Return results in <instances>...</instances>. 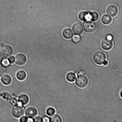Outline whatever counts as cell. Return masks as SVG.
Masks as SVG:
<instances>
[{
    "label": "cell",
    "mask_w": 122,
    "mask_h": 122,
    "mask_svg": "<svg viewBox=\"0 0 122 122\" xmlns=\"http://www.w3.org/2000/svg\"><path fill=\"white\" fill-rule=\"evenodd\" d=\"M93 59L96 64L101 65H103L106 61V56L105 53L102 51H98L94 54Z\"/></svg>",
    "instance_id": "cell-1"
},
{
    "label": "cell",
    "mask_w": 122,
    "mask_h": 122,
    "mask_svg": "<svg viewBox=\"0 0 122 122\" xmlns=\"http://www.w3.org/2000/svg\"><path fill=\"white\" fill-rule=\"evenodd\" d=\"M88 82L89 81L88 78L83 75H79L75 81L76 85L81 88H84L86 87L88 85Z\"/></svg>",
    "instance_id": "cell-2"
},
{
    "label": "cell",
    "mask_w": 122,
    "mask_h": 122,
    "mask_svg": "<svg viewBox=\"0 0 122 122\" xmlns=\"http://www.w3.org/2000/svg\"><path fill=\"white\" fill-rule=\"evenodd\" d=\"M25 113V110L24 107L20 106H15L13 107L11 110L12 115L15 118L21 117Z\"/></svg>",
    "instance_id": "cell-3"
},
{
    "label": "cell",
    "mask_w": 122,
    "mask_h": 122,
    "mask_svg": "<svg viewBox=\"0 0 122 122\" xmlns=\"http://www.w3.org/2000/svg\"><path fill=\"white\" fill-rule=\"evenodd\" d=\"M85 30L90 33H94L96 30L97 25L96 23L91 21H86L84 24Z\"/></svg>",
    "instance_id": "cell-4"
},
{
    "label": "cell",
    "mask_w": 122,
    "mask_h": 122,
    "mask_svg": "<svg viewBox=\"0 0 122 122\" xmlns=\"http://www.w3.org/2000/svg\"><path fill=\"white\" fill-rule=\"evenodd\" d=\"M14 52L13 49L11 46L9 45H5L2 47L1 53L3 56L8 58L13 55Z\"/></svg>",
    "instance_id": "cell-5"
},
{
    "label": "cell",
    "mask_w": 122,
    "mask_h": 122,
    "mask_svg": "<svg viewBox=\"0 0 122 122\" xmlns=\"http://www.w3.org/2000/svg\"><path fill=\"white\" fill-rule=\"evenodd\" d=\"M27 61V57L23 54H18L15 56V62L17 65L20 66L24 65Z\"/></svg>",
    "instance_id": "cell-6"
},
{
    "label": "cell",
    "mask_w": 122,
    "mask_h": 122,
    "mask_svg": "<svg viewBox=\"0 0 122 122\" xmlns=\"http://www.w3.org/2000/svg\"><path fill=\"white\" fill-rule=\"evenodd\" d=\"M38 113L37 110L36 108L34 107H30L26 109L25 114L27 117L33 119L37 115Z\"/></svg>",
    "instance_id": "cell-7"
},
{
    "label": "cell",
    "mask_w": 122,
    "mask_h": 122,
    "mask_svg": "<svg viewBox=\"0 0 122 122\" xmlns=\"http://www.w3.org/2000/svg\"><path fill=\"white\" fill-rule=\"evenodd\" d=\"M102 47L104 50L109 51L111 50L113 47V44L112 40L106 38L102 40L101 44Z\"/></svg>",
    "instance_id": "cell-8"
},
{
    "label": "cell",
    "mask_w": 122,
    "mask_h": 122,
    "mask_svg": "<svg viewBox=\"0 0 122 122\" xmlns=\"http://www.w3.org/2000/svg\"><path fill=\"white\" fill-rule=\"evenodd\" d=\"M107 12L109 15L112 17H115L117 15L119 10L116 6L114 5H111L107 7Z\"/></svg>",
    "instance_id": "cell-9"
},
{
    "label": "cell",
    "mask_w": 122,
    "mask_h": 122,
    "mask_svg": "<svg viewBox=\"0 0 122 122\" xmlns=\"http://www.w3.org/2000/svg\"><path fill=\"white\" fill-rule=\"evenodd\" d=\"M73 31L75 35H80L83 33L84 29L83 26L81 24L75 23L73 26L72 27Z\"/></svg>",
    "instance_id": "cell-10"
},
{
    "label": "cell",
    "mask_w": 122,
    "mask_h": 122,
    "mask_svg": "<svg viewBox=\"0 0 122 122\" xmlns=\"http://www.w3.org/2000/svg\"><path fill=\"white\" fill-rule=\"evenodd\" d=\"M18 101L22 106H25L29 102V98L26 94H21L19 96L18 98Z\"/></svg>",
    "instance_id": "cell-11"
},
{
    "label": "cell",
    "mask_w": 122,
    "mask_h": 122,
    "mask_svg": "<svg viewBox=\"0 0 122 122\" xmlns=\"http://www.w3.org/2000/svg\"><path fill=\"white\" fill-rule=\"evenodd\" d=\"M1 81L3 85L5 86H8L11 83L12 79L9 75L6 74L3 75L1 78Z\"/></svg>",
    "instance_id": "cell-12"
},
{
    "label": "cell",
    "mask_w": 122,
    "mask_h": 122,
    "mask_svg": "<svg viewBox=\"0 0 122 122\" xmlns=\"http://www.w3.org/2000/svg\"><path fill=\"white\" fill-rule=\"evenodd\" d=\"M63 37L66 39H71L73 36V33L72 31L70 28L65 29L63 32Z\"/></svg>",
    "instance_id": "cell-13"
},
{
    "label": "cell",
    "mask_w": 122,
    "mask_h": 122,
    "mask_svg": "<svg viewBox=\"0 0 122 122\" xmlns=\"http://www.w3.org/2000/svg\"><path fill=\"white\" fill-rule=\"evenodd\" d=\"M16 77L19 81H23L27 77V74L23 70H20L16 73Z\"/></svg>",
    "instance_id": "cell-14"
},
{
    "label": "cell",
    "mask_w": 122,
    "mask_h": 122,
    "mask_svg": "<svg viewBox=\"0 0 122 122\" xmlns=\"http://www.w3.org/2000/svg\"><path fill=\"white\" fill-rule=\"evenodd\" d=\"M79 19L81 21H86L89 20V14L86 11L81 12L78 15Z\"/></svg>",
    "instance_id": "cell-15"
},
{
    "label": "cell",
    "mask_w": 122,
    "mask_h": 122,
    "mask_svg": "<svg viewBox=\"0 0 122 122\" xmlns=\"http://www.w3.org/2000/svg\"><path fill=\"white\" fill-rule=\"evenodd\" d=\"M112 18L110 15L105 14L102 18L101 21L105 25H107L110 24L112 21Z\"/></svg>",
    "instance_id": "cell-16"
},
{
    "label": "cell",
    "mask_w": 122,
    "mask_h": 122,
    "mask_svg": "<svg viewBox=\"0 0 122 122\" xmlns=\"http://www.w3.org/2000/svg\"><path fill=\"white\" fill-rule=\"evenodd\" d=\"M89 20L92 21H96L98 20L99 15L96 12H92L89 14Z\"/></svg>",
    "instance_id": "cell-17"
},
{
    "label": "cell",
    "mask_w": 122,
    "mask_h": 122,
    "mask_svg": "<svg viewBox=\"0 0 122 122\" xmlns=\"http://www.w3.org/2000/svg\"><path fill=\"white\" fill-rule=\"evenodd\" d=\"M76 75L74 73L70 72L68 73L66 75V79L68 82H73L76 79Z\"/></svg>",
    "instance_id": "cell-18"
},
{
    "label": "cell",
    "mask_w": 122,
    "mask_h": 122,
    "mask_svg": "<svg viewBox=\"0 0 122 122\" xmlns=\"http://www.w3.org/2000/svg\"><path fill=\"white\" fill-rule=\"evenodd\" d=\"M62 118L59 115L56 114L54 115L51 118V122H62Z\"/></svg>",
    "instance_id": "cell-19"
},
{
    "label": "cell",
    "mask_w": 122,
    "mask_h": 122,
    "mask_svg": "<svg viewBox=\"0 0 122 122\" xmlns=\"http://www.w3.org/2000/svg\"><path fill=\"white\" fill-rule=\"evenodd\" d=\"M55 109L53 107H50L47 109L46 111V113L47 115L49 116L52 117L55 114Z\"/></svg>",
    "instance_id": "cell-20"
},
{
    "label": "cell",
    "mask_w": 122,
    "mask_h": 122,
    "mask_svg": "<svg viewBox=\"0 0 122 122\" xmlns=\"http://www.w3.org/2000/svg\"><path fill=\"white\" fill-rule=\"evenodd\" d=\"M1 64L4 67L8 68L10 66V63L8 59H3L2 60Z\"/></svg>",
    "instance_id": "cell-21"
},
{
    "label": "cell",
    "mask_w": 122,
    "mask_h": 122,
    "mask_svg": "<svg viewBox=\"0 0 122 122\" xmlns=\"http://www.w3.org/2000/svg\"><path fill=\"white\" fill-rule=\"evenodd\" d=\"M81 37L78 36H75L73 38V41L74 42L78 43L81 41Z\"/></svg>",
    "instance_id": "cell-22"
},
{
    "label": "cell",
    "mask_w": 122,
    "mask_h": 122,
    "mask_svg": "<svg viewBox=\"0 0 122 122\" xmlns=\"http://www.w3.org/2000/svg\"><path fill=\"white\" fill-rule=\"evenodd\" d=\"M5 72V69L2 66L0 65V77L4 75Z\"/></svg>",
    "instance_id": "cell-23"
},
{
    "label": "cell",
    "mask_w": 122,
    "mask_h": 122,
    "mask_svg": "<svg viewBox=\"0 0 122 122\" xmlns=\"http://www.w3.org/2000/svg\"><path fill=\"white\" fill-rule=\"evenodd\" d=\"M42 118L43 122H51V118H50V117L47 116H44Z\"/></svg>",
    "instance_id": "cell-24"
},
{
    "label": "cell",
    "mask_w": 122,
    "mask_h": 122,
    "mask_svg": "<svg viewBox=\"0 0 122 122\" xmlns=\"http://www.w3.org/2000/svg\"><path fill=\"white\" fill-rule=\"evenodd\" d=\"M33 122H43L42 118L41 117L39 116L35 117L33 119Z\"/></svg>",
    "instance_id": "cell-25"
},
{
    "label": "cell",
    "mask_w": 122,
    "mask_h": 122,
    "mask_svg": "<svg viewBox=\"0 0 122 122\" xmlns=\"http://www.w3.org/2000/svg\"><path fill=\"white\" fill-rule=\"evenodd\" d=\"M28 117L26 116L21 117L20 119V122H27L28 120Z\"/></svg>",
    "instance_id": "cell-26"
},
{
    "label": "cell",
    "mask_w": 122,
    "mask_h": 122,
    "mask_svg": "<svg viewBox=\"0 0 122 122\" xmlns=\"http://www.w3.org/2000/svg\"><path fill=\"white\" fill-rule=\"evenodd\" d=\"M8 59L10 64H13V63H15V58L14 56H11Z\"/></svg>",
    "instance_id": "cell-27"
},
{
    "label": "cell",
    "mask_w": 122,
    "mask_h": 122,
    "mask_svg": "<svg viewBox=\"0 0 122 122\" xmlns=\"http://www.w3.org/2000/svg\"><path fill=\"white\" fill-rule=\"evenodd\" d=\"M106 38H107V39H110V40H112L113 39V36L111 35H108L106 37Z\"/></svg>",
    "instance_id": "cell-28"
},
{
    "label": "cell",
    "mask_w": 122,
    "mask_h": 122,
    "mask_svg": "<svg viewBox=\"0 0 122 122\" xmlns=\"http://www.w3.org/2000/svg\"><path fill=\"white\" fill-rule=\"evenodd\" d=\"M3 57H2V55L0 54V64H1V62H2V61L3 60Z\"/></svg>",
    "instance_id": "cell-29"
},
{
    "label": "cell",
    "mask_w": 122,
    "mask_h": 122,
    "mask_svg": "<svg viewBox=\"0 0 122 122\" xmlns=\"http://www.w3.org/2000/svg\"><path fill=\"white\" fill-rule=\"evenodd\" d=\"M4 46V44L3 43H1L0 44V46L1 47H3Z\"/></svg>",
    "instance_id": "cell-30"
},
{
    "label": "cell",
    "mask_w": 122,
    "mask_h": 122,
    "mask_svg": "<svg viewBox=\"0 0 122 122\" xmlns=\"http://www.w3.org/2000/svg\"><path fill=\"white\" fill-rule=\"evenodd\" d=\"M107 64H108V62H107V61H106L105 63H104L103 65H104L106 66L107 65Z\"/></svg>",
    "instance_id": "cell-31"
},
{
    "label": "cell",
    "mask_w": 122,
    "mask_h": 122,
    "mask_svg": "<svg viewBox=\"0 0 122 122\" xmlns=\"http://www.w3.org/2000/svg\"><path fill=\"white\" fill-rule=\"evenodd\" d=\"M122 91H121V92L120 93V96L122 98Z\"/></svg>",
    "instance_id": "cell-32"
},
{
    "label": "cell",
    "mask_w": 122,
    "mask_h": 122,
    "mask_svg": "<svg viewBox=\"0 0 122 122\" xmlns=\"http://www.w3.org/2000/svg\"><path fill=\"white\" fill-rule=\"evenodd\" d=\"M0 49H1L0 46Z\"/></svg>",
    "instance_id": "cell-33"
}]
</instances>
